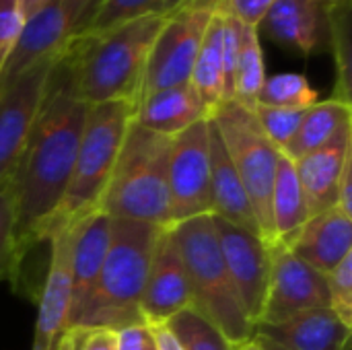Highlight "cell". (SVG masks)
<instances>
[{
    "mask_svg": "<svg viewBox=\"0 0 352 350\" xmlns=\"http://www.w3.org/2000/svg\"><path fill=\"white\" fill-rule=\"evenodd\" d=\"M87 103L72 89L64 54L58 58L43 103L6 186L14 204V256L43 241L50 219L58 210L85 126Z\"/></svg>",
    "mask_w": 352,
    "mask_h": 350,
    "instance_id": "6da1fadb",
    "label": "cell"
},
{
    "mask_svg": "<svg viewBox=\"0 0 352 350\" xmlns=\"http://www.w3.org/2000/svg\"><path fill=\"white\" fill-rule=\"evenodd\" d=\"M165 19H140L103 33H82L64 60L72 89L87 105L107 101L138 103L153 41Z\"/></svg>",
    "mask_w": 352,
    "mask_h": 350,
    "instance_id": "7a4b0ae2",
    "label": "cell"
},
{
    "mask_svg": "<svg viewBox=\"0 0 352 350\" xmlns=\"http://www.w3.org/2000/svg\"><path fill=\"white\" fill-rule=\"evenodd\" d=\"M165 227L111 219V239L97 283L68 324L70 328L120 330L142 320L140 299L155 243Z\"/></svg>",
    "mask_w": 352,
    "mask_h": 350,
    "instance_id": "3957f363",
    "label": "cell"
},
{
    "mask_svg": "<svg viewBox=\"0 0 352 350\" xmlns=\"http://www.w3.org/2000/svg\"><path fill=\"white\" fill-rule=\"evenodd\" d=\"M171 136L130 124L99 210L111 219L169 227Z\"/></svg>",
    "mask_w": 352,
    "mask_h": 350,
    "instance_id": "277c9868",
    "label": "cell"
},
{
    "mask_svg": "<svg viewBox=\"0 0 352 350\" xmlns=\"http://www.w3.org/2000/svg\"><path fill=\"white\" fill-rule=\"evenodd\" d=\"M169 231L186 266L190 307L214 324L233 344L241 347L250 342L256 328L229 278L212 215H200L171 225Z\"/></svg>",
    "mask_w": 352,
    "mask_h": 350,
    "instance_id": "5b68a950",
    "label": "cell"
},
{
    "mask_svg": "<svg viewBox=\"0 0 352 350\" xmlns=\"http://www.w3.org/2000/svg\"><path fill=\"white\" fill-rule=\"evenodd\" d=\"M134 103L107 101L87 105L85 126L68 182L66 194L47 223L43 241L85 215L99 210L101 198L109 184L128 126L132 124Z\"/></svg>",
    "mask_w": 352,
    "mask_h": 350,
    "instance_id": "8992f818",
    "label": "cell"
},
{
    "mask_svg": "<svg viewBox=\"0 0 352 350\" xmlns=\"http://www.w3.org/2000/svg\"><path fill=\"white\" fill-rule=\"evenodd\" d=\"M210 122L214 124L227 155L245 188L264 241L270 245L276 243L270 198L280 151L262 132L254 111L239 105L237 101H223L210 113Z\"/></svg>",
    "mask_w": 352,
    "mask_h": 350,
    "instance_id": "52a82bcc",
    "label": "cell"
},
{
    "mask_svg": "<svg viewBox=\"0 0 352 350\" xmlns=\"http://www.w3.org/2000/svg\"><path fill=\"white\" fill-rule=\"evenodd\" d=\"M219 2L221 0H188L165 19L148 54L140 99L159 89L190 83L198 50L219 10Z\"/></svg>",
    "mask_w": 352,
    "mask_h": 350,
    "instance_id": "ba28073f",
    "label": "cell"
},
{
    "mask_svg": "<svg viewBox=\"0 0 352 350\" xmlns=\"http://www.w3.org/2000/svg\"><path fill=\"white\" fill-rule=\"evenodd\" d=\"M101 0H52L25 19L14 50L0 70V91L45 58L60 56L87 31Z\"/></svg>",
    "mask_w": 352,
    "mask_h": 350,
    "instance_id": "9c48e42d",
    "label": "cell"
},
{
    "mask_svg": "<svg viewBox=\"0 0 352 350\" xmlns=\"http://www.w3.org/2000/svg\"><path fill=\"white\" fill-rule=\"evenodd\" d=\"M169 227L210 215V118L171 138Z\"/></svg>",
    "mask_w": 352,
    "mask_h": 350,
    "instance_id": "30bf717a",
    "label": "cell"
},
{
    "mask_svg": "<svg viewBox=\"0 0 352 350\" xmlns=\"http://www.w3.org/2000/svg\"><path fill=\"white\" fill-rule=\"evenodd\" d=\"M60 56L37 62L0 91V188L21 159Z\"/></svg>",
    "mask_w": 352,
    "mask_h": 350,
    "instance_id": "8fae6325",
    "label": "cell"
},
{
    "mask_svg": "<svg viewBox=\"0 0 352 350\" xmlns=\"http://www.w3.org/2000/svg\"><path fill=\"white\" fill-rule=\"evenodd\" d=\"M330 307L326 274L299 260L283 241L270 245V281L260 324H278L301 311Z\"/></svg>",
    "mask_w": 352,
    "mask_h": 350,
    "instance_id": "7c38bea8",
    "label": "cell"
},
{
    "mask_svg": "<svg viewBox=\"0 0 352 350\" xmlns=\"http://www.w3.org/2000/svg\"><path fill=\"white\" fill-rule=\"evenodd\" d=\"M212 223L229 278L250 322L256 328L268 293L270 243H266L258 233L231 225L223 219L212 217Z\"/></svg>",
    "mask_w": 352,
    "mask_h": 350,
    "instance_id": "4fadbf2b",
    "label": "cell"
},
{
    "mask_svg": "<svg viewBox=\"0 0 352 350\" xmlns=\"http://www.w3.org/2000/svg\"><path fill=\"white\" fill-rule=\"evenodd\" d=\"M186 307H190L186 266L169 227H165L153 250L140 314L148 326H163Z\"/></svg>",
    "mask_w": 352,
    "mask_h": 350,
    "instance_id": "5bb4252c",
    "label": "cell"
},
{
    "mask_svg": "<svg viewBox=\"0 0 352 350\" xmlns=\"http://www.w3.org/2000/svg\"><path fill=\"white\" fill-rule=\"evenodd\" d=\"M334 2L276 0L262 19L258 31H264L283 47L295 50L303 56L326 52L332 41Z\"/></svg>",
    "mask_w": 352,
    "mask_h": 350,
    "instance_id": "9a60e30c",
    "label": "cell"
},
{
    "mask_svg": "<svg viewBox=\"0 0 352 350\" xmlns=\"http://www.w3.org/2000/svg\"><path fill=\"white\" fill-rule=\"evenodd\" d=\"M68 229V266H70V311L68 324L74 320L87 297L91 295L111 239V217L93 210L74 221Z\"/></svg>",
    "mask_w": 352,
    "mask_h": 350,
    "instance_id": "2e32d148",
    "label": "cell"
},
{
    "mask_svg": "<svg viewBox=\"0 0 352 350\" xmlns=\"http://www.w3.org/2000/svg\"><path fill=\"white\" fill-rule=\"evenodd\" d=\"M50 264L39 297V309L33 330L31 350H54L66 330L70 311V266H68V229L50 237Z\"/></svg>",
    "mask_w": 352,
    "mask_h": 350,
    "instance_id": "e0dca14e",
    "label": "cell"
},
{
    "mask_svg": "<svg viewBox=\"0 0 352 350\" xmlns=\"http://www.w3.org/2000/svg\"><path fill=\"white\" fill-rule=\"evenodd\" d=\"M349 161H352V128L342 130L322 149L293 161L309 219L336 206L340 177Z\"/></svg>",
    "mask_w": 352,
    "mask_h": 350,
    "instance_id": "ac0fdd59",
    "label": "cell"
},
{
    "mask_svg": "<svg viewBox=\"0 0 352 350\" xmlns=\"http://www.w3.org/2000/svg\"><path fill=\"white\" fill-rule=\"evenodd\" d=\"M254 334L285 350H349L352 328L330 307H318L278 324H260Z\"/></svg>",
    "mask_w": 352,
    "mask_h": 350,
    "instance_id": "d6986e66",
    "label": "cell"
},
{
    "mask_svg": "<svg viewBox=\"0 0 352 350\" xmlns=\"http://www.w3.org/2000/svg\"><path fill=\"white\" fill-rule=\"evenodd\" d=\"M285 245L314 270L328 274L352 254V217L336 206L324 210L311 217Z\"/></svg>",
    "mask_w": 352,
    "mask_h": 350,
    "instance_id": "ffe728a7",
    "label": "cell"
},
{
    "mask_svg": "<svg viewBox=\"0 0 352 350\" xmlns=\"http://www.w3.org/2000/svg\"><path fill=\"white\" fill-rule=\"evenodd\" d=\"M206 118H210V113L198 97L194 85L182 83L144 95L134 105L132 122L144 130L173 138Z\"/></svg>",
    "mask_w": 352,
    "mask_h": 350,
    "instance_id": "44dd1931",
    "label": "cell"
},
{
    "mask_svg": "<svg viewBox=\"0 0 352 350\" xmlns=\"http://www.w3.org/2000/svg\"><path fill=\"white\" fill-rule=\"evenodd\" d=\"M210 215L231 225H237L241 229H248L252 233H258L262 237L245 188L212 122H210Z\"/></svg>",
    "mask_w": 352,
    "mask_h": 350,
    "instance_id": "7402d4cb",
    "label": "cell"
},
{
    "mask_svg": "<svg viewBox=\"0 0 352 350\" xmlns=\"http://www.w3.org/2000/svg\"><path fill=\"white\" fill-rule=\"evenodd\" d=\"M346 128H352V103L334 97L318 101L305 111L299 130L280 153L295 161L311 151L322 149Z\"/></svg>",
    "mask_w": 352,
    "mask_h": 350,
    "instance_id": "603a6c76",
    "label": "cell"
},
{
    "mask_svg": "<svg viewBox=\"0 0 352 350\" xmlns=\"http://www.w3.org/2000/svg\"><path fill=\"white\" fill-rule=\"evenodd\" d=\"M270 210H272L274 237L276 241L283 243L291 241L299 233V229L309 221V210L295 171V163L283 153L276 163Z\"/></svg>",
    "mask_w": 352,
    "mask_h": 350,
    "instance_id": "cb8c5ba5",
    "label": "cell"
},
{
    "mask_svg": "<svg viewBox=\"0 0 352 350\" xmlns=\"http://www.w3.org/2000/svg\"><path fill=\"white\" fill-rule=\"evenodd\" d=\"M190 83L194 85L198 97L202 99L204 107L208 113H212L221 103H223V12H221V2L219 10L214 12L202 45L198 50Z\"/></svg>",
    "mask_w": 352,
    "mask_h": 350,
    "instance_id": "d4e9b609",
    "label": "cell"
},
{
    "mask_svg": "<svg viewBox=\"0 0 352 350\" xmlns=\"http://www.w3.org/2000/svg\"><path fill=\"white\" fill-rule=\"evenodd\" d=\"M188 0H101L85 33H103L140 19H167Z\"/></svg>",
    "mask_w": 352,
    "mask_h": 350,
    "instance_id": "484cf974",
    "label": "cell"
},
{
    "mask_svg": "<svg viewBox=\"0 0 352 350\" xmlns=\"http://www.w3.org/2000/svg\"><path fill=\"white\" fill-rule=\"evenodd\" d=\"M264 80H266V70H264L262 45H260V31L243 25L239 58H237V72H235V99L233 101H237L239 105H243L248 109H254Z\"/></svg>",
    "mask_w": 352,
    "mask_h": 350,
    "instance_id": "4316f807",
    "label": "cell"
},
{
    "mask_svg": "<svg viewBox=\"0 0 352 350\" xmlns=\"http://www.w3.org/2000/svg\"><path fill=\"white\" fill-rule=\"evenodd\" d=\"M165 326L182 350H239L243 347L233 344L214 324L192 307L175 314Z\"/></svg>",
    "mask_w": 352,
    "mask_h": 350,
    "instance_id": "83f0119b",
    "label": "cell"
},
{
    "mask_svg": "<svg viewBox=\"0 0 352 350\" xmlns=\"http://www.w3.org/2000/svg\"><path fill=\"white\" fill-rule=\"evenodd\" d=\"M318 91L309 85L307 76L297 72H280L274 76H266L258 103L287 109H307L318 103Z\"/></svg>",
    "mask_w": 352,
    "mask_h": 350,
    "instance_id": "f1b7e54d",
    "label": "cell"
},
{
    "mask_svg": "<svg viewBox=\"0 0 352 350\" xmlns=\"http://www.w3.org/2000/svg\"><path fill=\"white\" fill-rule=\"evenodd\" d=\"M330 50L336 56V68H338L334 99L351 103V12H349V0H336L332 6Z\"/></svg>",
    "mask_w": 352,
    "mask_h": 350,
    "instance_id": "f546056e",
    "label": "cell"
},
{
    "mask_svg": "<svg viewBox=\"0 0 352 350\" xmlns=\"http://www.w3.org/2000/svg\"><path fill=\"white\" fill-rule=\"evenodd\" d=\"M307 109H287V107H272V105L256 103L252 111H254L262 132L270 138V142L278 151H283L293 140Z\"/></svg>",
    "mask_w": 352,
    "mask_h": 350,
    "instance_id": "4dcf8cb0",
    "label": "cell"
},
{
    "mask_svg": "<svg viewBox=\"0 0 352 350\" xmlns=\"http://www.w3.org/2000/svg\"><path fill=\"white\" fill-rule=\"evenodd\" d=\"M330 309L352 328V254L326 274Z\"/></svg>",
    "mask_w": 352,
    "mask_h": 350,
    "instance_id": "1f68e13d",
    "label": "cell"
},
{
    "mask_svg": "<svg viewBox=\"0 0 352 350\" xmlns=\"http://www.w3.org/2000/svg\"><path fill=\"white\" fill-rule=\"evenodd\" d=\"M56 347L60 350H116V332L109 328L64 330Z\"/></svg>",
    "mask_w": 352,
    "mask_h": 350,
    "instance_id": "d6a6232c",
    "label": "cell"
},
{
    "mask_svg": "<svg viewBox=\"0 0 352 350\" xmlns=\"http://www.w3.org/2000/svg\"><path fill=\"white\" fill-rule=\"evenodd\" d=\"M16 264L14 256V204L8 186L0 188V278L10 266Z\"/></svg>",
    "mask_w": 352,
    "mask_h": 350,
    "instance_id": "836d02e7",
    "label": "cell"
},
{
    "mask_svg": "<svg viewBox=\"0 0 352 350\" xmlns=\"http://www.w3.org/2000/svg\"><path fill=\"white\" fill-rule=\"evenodd\" d=\"M25 25V14L19 0H0V70L14 50Z\"/></svg>",
    "mask_w": 352,
    "mask_h": 350,
    "instance_id": "e575fe53",
    "label": "cell"
},
{
    "mask_svg": "<svg viewBox=\"0 0 352 350\" xmlns=\"http://www.w3.org/2000/svg\"><path fill=\"white\" fill-rule=\"evenodd\" d=\"M116 332V350H159L155 328L146 322H138Z\"/></svg>",
    "mask_w": 352,
    "mask_h": 350,
    "instance_id": "d590c367",
    "label": "cell"
},
{
    "mask_svg": "<svg viewBox=\"0 0 352 350\" xmlns=\"http://www.w3.org/2000/svg\"><path fill=\"white\" fill-rule=\"evenodd\" d=\"M276 0H221L225 10H229L239 23L258 29L266 12Z\"/></svg>",
    "mask_w": 352,
    "mask_h": 350,
    "instance_id": "8d00e7d4",
    "label": "cell"
},
{
    "mask_svg": "<svg viewBox=\"0 0 352 350\" xmlns=\"http://www.w3.org/2000/svg\"><path fill=\"white\" fill-rule=\"evenodd\" d=\"M153 328H155V336H157V347H159V350H182L179 344L175 342L173 334L167 330L165 324L163 326H153Z\"/></svg>",
    "mask_w": 352,
    "mask_h": 350,
    "instance_id": "74e56055",
    "label": "cell"
},
{
    "mask_svg": "<svg viewBox=\"0 0 352 350\" xmlns=\"http://www.w3.org/2000/svg\"><path fill=\"white\" fill-rule=\"evenodd\" d=\"M21 2V10H23V14H25V19L27 17H31L33 12H37L39 8H43L47 2H52V0H19Z\"/></svg>",
    "mask_w": 352,
    "mask_h": 350,
    "instance_id": "f35d334b",
    "label": "cell"
},
{
    "mask_svg": "<svg viewBox=\"0 0 352 350\" xmlns=\"http://www.w3.org/2000/svg\"><path fill=\"white\" fill-rule=\"evenodd\" d=\"M254 336H256V340L260 342L262 350H285L283 347H278V344H274V342H270V340H266V338H262V336H258V334H254Z\"/></svg>",
    "mask_w": 352,
    "mask_h": 350,
    "instance_id": "ab89813d",
    "label": "cell"
},
{
    "mask_svg": "<svg viewBox=\"0 0 352 350\" xmlns=\"http://www.w3.org/2000/svg\"><path fill=\"white\" fill-rule=\"evenodd\" d=\"M239 350H262V347H260V342H258V340H256V336H254L250 342H245V344H243Z\"/></svg>",
    "mask_w": 352,
    "mask_h": 350,
    "instance_id": "60d3db41",
    "label": "cell"
},
{
    "mask_svg": "<svg viewBox=\"0 0 352 350\" xmlns=\"http://www.w3.org/2000/svg\"><path fill=\"white\" fill-rule=\"evenodd\" d=\"M311 2H334V0H311Z\"/></svg>",
    "mask_w": 352,
    "mask_h": 350,
    "instance_id": "b9f144b4",
    "label": "cell"
},
{
    "mask_svg": "<svg viewBox=\"0 0 352 350\" xmlns=\"http://www.w3.org/2000/svg\"><path fill=\"white\" fill-rule=\"evenodd\" d=\"M54 350H60V349H58V347H54Z\"/></svg>",
    "mask_w": 352,
    "mask_h": 350,
    "instance_id": "7bdbcfd3",
    "label": "cell"
}]
</instances>
